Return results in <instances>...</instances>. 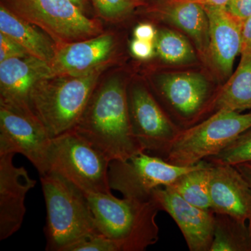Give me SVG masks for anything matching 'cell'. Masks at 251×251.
Masks as SVG:
<instances>
[{
	"label": "cell",
	"instance_id": "18",
	"mask_svg": "<svg viewBox=\"0 0 251 251\" xmlns=\"http://www.w3.org/2000/svg\"><path fill=\"white\" fill-rule=\"evenodd\" d=\"M0 32L9 36L29 55L50 63L57 46L45 32L0 4Z\"/></svg>",
	"mask_w": 251,
	"mask_h": 251
},
{
	"label": "cell",
	"instance_id": "29",
	"mask_svg": "<svg viewBox=\"0 0 251 251\" xmlns=\"http://www.w3.org/2000/svg\"><path fill=\"white\" fill-rule=\"evenodd\" d=\"M225 8L241 21L251 16V0H229Z\"/></svg>",
	"mask_w": 251,
	"mask_h": 251
},
{
	"label": "cell",
	"instance_id": "25",
	"mask_svg": "<svg viewBox=\"0 0 251 251\" xmlns=\"http://www.w3.org/2000/svg\"><path fill=\"white\" fill-rule=\"evenodd\" d=\"M100 17L108 21H121L140 4L139 0H91Z\"/></svg>",
	"mask_w": 251,
	"mask_h": 251
},
{
	"label": "cell",
	"instance_id": "12",
	"mask_svg": "<svg viewBox=\"0 0 251 251\" xmlns=\"http://www.w3.org/2000/svg\"><path fill=\"white\" fill-rule=\"evenodd\" d=\"M160 211L173 218L191 251H210L214 239L215 213L190 204L169 186L155 188L151 195Z\"/></svg>",
	"mask_w": 251,
	"mask_h": 251
},
{
	"label": "cell",
	"instance_id": "30",
	"mask_svg": "<svg viewBox=\"0 0 251 251\" xmlns=\"http://www.w3.org/2000/svg\"><path fill=\"white\" fill-rule=\"evenodd\" d=\"M158 32L152 25L150 23H141L133 31L134 39L138 40L156 43Z\"/></svg>",
	"mask_w": 251,
	"mask_h": 251
},
{
	"label": "cell",
	"instance_id": "34",
	"mask_svg": "<svg viewBox=\"0 0 251 251\" xmlns=\"http://www.w3.org/2000/svg\"><path fill=\"white\" fill-rule=\"evenodd\" d=\"M71 1L76 4L82 11H85L86 6L87 4V0H71Z\"/></svg>",
	"mask_w": 251,
	"mask_h": 251
},
{
	"label": "cell",
	"instance_id": "19",
	"mask_svg": "<svg viewBox=\"0 0 251 251\" xmlns=\"http://www.w3.org/2000/svg\"><path fill=\"white\" fill-rule=\"evenodd\" d=\"M158 11L166 21L191 36L202 53L209 51V20L202 6L189 1L166 2Z\"/></svg>",
	"mask_w": 251,
	"mask_h": 251
},
{
	"label": "cell",
	"instance_id": "26",
	"mask_svg": "<svg viewBox=\"0 0 251 251\" xmlns=\"http://www.w3.org/2000/svg\"><path fill=\"white\" fill-rule=\"evenodd\" d=\"M67 251H119L117 246L99 232L81 239Z\"/></svg>",
	"mask_w": 251,
	"mask_h": 251
},
{
	"label": "cell",
	"instance_id": "20",
	"mask_svg": "<svg viewBox=\"0 0 251 251\" xmlns=\"http://www.w3.org/2000/svg\"><path fill=\"white\" fill-rule=\"evenodd\" d=\"M242 112L251 109V54H242L240 63L218 93L216 110Z\"/></svg>",
	"mask_w": 251,
	"mask_h": 251
},
{
	"label": "cell",
	"instance_id": "31",
	"mask_svg": "<svg viewBox=\"0 0 251 251\" xmlns=\"http://www.w3.org/2000/svg\"><path fill=\"white\" fill-rule=\"evenodd\" d=\"M240 53L251 54V16L242 21Z\"/></svg>",
	"mask_w": 251,
	"mask_h": 251
},
{
	"label": "cell",
	"instance_id": "23",
	"mask_svg": "<svg viewBox=\"0 0 251 251\" xmlns=\"http://www.w3.org/2000/svg\"><path fill=\"white\" fill-rule=\"evenodd\" d=\"M156 50L160 59L170 64H188L196 59L189 41L174 31L164 29L158 33Z\"/></svg>",
	"mask_w": 251,
	"mask_h": 251
},
{
	"label": "cell",
	"instance_id": "15",
	"mask_svg": "<svg viewBox=\"0 0 251 251\" xmlns=\"http://www.w3.org/2000/svg\"><path fill=\"white\" fill-rule=\"evenodd\" d=\"M209 188L211 209L215 214L251 224V188L235 166L212 165Z\"/></svg>",
	"mask_w": 251,
	"mask_h": 251
},
{
	"label": "cell",
	"instance_id": "27",
	"mask_svg": "<svg viewBox=\"0 0 251 251\" xmlns=\"http://www.w3.org/2000/svg\"><path fill=\"white\" fill-rule=\"evenodd\" d=\"M25 55L29 54L22 46L9 36L0 32V62Z\"/></svg>",
	"mask_w": 251,
	"mask_h": 251
},
{
	"label": "cell",
	"instance_id": "1",
	"mask_svg": "<svg viewBox=\"0 0 251 251\" xmlns=\"http://www.w3.org/2000/svg\"><path fill=\"white\" fill-rule=\"evenodd\" d=\"M73 130L110 162L145 151L132 130L128 94L117 79L108 81L92 95Z\"/></svg>",
	"mask_w": 251,
	"mask_h": 251
},
{
	"label": "cell",
	"instance_id": "4",
	"mask_svg": "<svg viewBox=\"0 0 251 251\" xmlns=\"http://www.w3.org/2000/svg\"><path fill=\"white\" fill-rule=\"evenodd\" d=\"M105 67L82 76H50L34 86L30 108L51 138L75 128Z\"/></svg>",
	"mask_w": 251,
	"mask_h": 251
},
{
	"label": "cell",
	"instance_id": "13",
	"mask_svg": "<svg viewBox=\"0 0 251 251\" xmlns=\"http://www.w3.org/2000/svg\"><path fill=\"white\" fill-rule=\"evenodd\" d=\"M14 153L0 156V240L21 228L26 213V196L35 186L36 180L23 167H16Z\"/></svg>",
	"mask_w": 251,
	"mask_h": 251
},
{
	"label": "cell",
	"instance_id": "8",
	"mask_svg": "<svg viewBox=\"0 0 251 251\" xmlns=\"http://www.w3.org/2000/svg\"><path fill=\"white\" fill-rule=\"evenodd\" d=\"M197 165L175 166L161 157L141 151L125 161L110 162L109 185L111 190L121 193L124 198L146 201L151 199L155 188L170 186Z\"/></svg>",
	"mask_w": 251,
	"mask_h": 251
},
{
	"label": "cell",
	"instance_id": "9",
	"mask_svg": "<svg viewBox=\"0 0 251 251\" xmlns=\"http://www.w3.org/2000/svg\"><path fill=\"white\" fill-rule=\"evenodd\" d=\"M52 138L31 110L0 102V156L21 153L47 174Z\"/></svg>",
	"mask_w": 251,
	"mask_h": 251
},
{
	"label": "cell",
	"instance_id": "17",
	"mask_svg": "<svg viewBox=\"0 0 251 251\" xmlns=\"http://www.w3.org/2000/svg\"><path fill=\"white\" fill-rule=\"evenodd\" d=\"M203 7L209 20L211 59L220 73L229 76L236 57L241 52L242 21L227 12L225 6Z\"/></svg>",
	"mask_w": 251,
	"mask_h": 251
},
{
	"label": "cell",
	"instance_id": "22",
	"mask_svg": "<svg viewBox=\"0 0 251 251\" xmlns=\"http://www.w3.org/2000/svg\"><path fill=\"white\" fill-rule=\"evenodd\" d=\"M210 251H251V224L216 214Z\"/></svg>",
	"mask_w": 251,
	"mask_h": 251
},
{
	"label": "cell",
	"instance_id": "21",
	"mask_svg": "<svg viewBox=\"0 0 251 251\" xmlns=\"http://www.w3.org/2000/svg\"><path fill=\"white\" fill-rule=\"evenodd\" d=\"M212 165L206 160L174 181L170 188L190 204L204 209H211L209 178Z\"/></svg>",
	"mask_w": 251,
	"mask_h": 251
},
{
	"label": "cell",
	"instance_id": "33",
	"mask_svg": "<svg viewBox=\"0 0 251 251\" xmlns=\"http://www.w3.org/2000/svg\"><path fill=\"white\" fill-rule=\"evenodd\" d=\"M235 167L247 180L251 188V163H242Z\"/></svg>",
	"mask_w": 251,
	"mask_h": 251
},
{
	"label": "cell",
	"instance_id": "14",
	"mask_svg": "<svg viewBox=\"0 0 251 251\" xmlns=\"http://www.w3.org/2000/svg\"><path fill=\"white\" fill-rule=\"evenodd\" d=\"M114 49L115 40L108 34L57 46L49 63L51 76H82L95 72L105 67Z\"/></svg>",
	"mask_w": 251,
	"mask_h": 251
},
{
	"label": "cell",
	"instance_id": "3",
	"mask_svg": "<svg viewBox=\"0 0 251 251\" xmlns=\"http://www.w3.org/2000/svg\"><path fill=\"white\" fill-rule=\"evenodd\" d=\"M47 219L46 251H67L74 244L99 232L86 193L57 173L41 175Z\"/></svg>",
	"mask_w": 251,
	"mask_h": 251
},
{
	"label": "cell",
	"instance_id": "6",
	"mask_svg": "<svg viewBox=\"0 0 251 251\" xmlns=\"http://www.w3.org/2000/svg\"><path fill=\"white\" fill-rule=\"evenodd\" d=\"M110 163L106 157L74 130L51 140L49 173L60 175L86 194L112 193L108 181Z\"/></svg>",
	"mask_w": 251,
	"mask_h": 251
},
{
	"label": "cell",
	"instance_id": "10",
	"mask_svg": "<svg viewBox=\"0 0 251 251\" xmlns=\"http://www.w3.org/2000/svg\"><path fill=\"white\" fill-rule=\"evenodd\" d=\"M132 130L144 151L161 157L182 128L171 120L145 87L136 86L128 94Z\"/></svg>",
	"mask_w": 251,
	"mask_h": 251
},
{
	"label": "cell",
	"instance_id": "24",
	"mask_svg": "<svg viewBox=\"0 0 251 251\" xmlns=\"http://www.w3.org/2000/svg\"><path fill=\"white\" fill-rule=\"evenodd\" d=\"M206 161L213 166L251 163V128L246 130L229 144L221 152L209 157Z\"/></svg>",
	"mask_w": 251,
	"mask_h": 251
},
{
	"label": "cell",
	"instance_id": "11",
	"mask_svg": "<svg viewBox=\"0 0 251 251\" xmlns=\"http://www.w3.org/2000/svg\"><path fill=\"white\" fill-rule=\"evenodd\" d=\"M158 90L183 129L201 122L211 109L215 112L217 96L213 95L209 81L198 73L165 74L158 81Z\"/></svg>",
	"mask_w": 251,
	"mask_h": 251
},
{
	"label": "cell",
	"instance_id": "2",
	"mask_svg": "<svg viewBox=\"0 0 251 251\" xmlns=\"http://www.w3.org/2000/svg\"><path fill=\"white\" fill-rule=\"evenodd\" d=\"M87 195L97 230L119 251H144L158 240L156 217L160 211L152 200L124 198L112 193Z\"/></svg>",
	"mask_w": 251,
	"mask_h": 251
},
{
	"label": "cell",
	"instance_id": "32",
	"mask_svg": "<svg viewBox=\"0 0 251 251\" xmlns=\"http://www.w3.org/2000/svg\"><path fill=\"white\" fill-rule=\"evenodd\" d=\"M229 0H166V2H183V1H189V2L197 3L202 6H213V7H224L226 6Z\"/></svg>",
	"mask_w": 251,
	"mask_h": 251
},
{
	"label": "cell",
	"instance_id": "16",
	"mask_svg": "<svg viewBox=\"0 0 251 251\" xmlns=\"http://www.w3.org/2000/svg\"><path fill=\"white\" fill-rule=\"evenodd\" d=\"M50 76L49 63L33 56L0 62V102L31 110V91L39 81Z\"/></svg>",
	"mask_w": 251,
	"mask_h": 251
},
{
	"label": "cell",
	"instance_id": "7",
	"mask_svg": "<svg viewBox=\"0 0 251 251\" xmlns=\"http://www.w3.org/2000/svg\"><path fill=\"white\" fill-rule=\"evenodd\" d=\"M1 4L45 32L57 46L102 34L97 21L71 0H1Z\"/></svg>",
	"mask_w": 251,
	"mask_h": 251
},
{
	"label": "cell",
	"instance_id": "5",
	"mask_svg": "<svg viewBox=\"0 0 251 251\" xmlns=\"http://www.w3.org/2000/svg\"><path fill=\"white\" fill-rule=\"evenodd\" d=\"M250 128L251 112L216 110L197 125L181 130L163 158L175 166H195L221 152Z\"/></svg>",
	"mask_w": 251,
	"mask_h": 251
},
{
	"label": "cell",
	"instance_id": "28",
	"mask_svg": "<svg viewBox=\"0 0 251 251\" xmlns=\"http://www.w3.org/2000/svg\"><path fill=\"white\" fill-rule=\"evenodd\" d=\"M130 50L132 54L137 59L148 60L152 58L156 53V43L134 39L130 43Z\"/></svg>",
	"mask_w": 251,
	"mask_h": 251
},
{
	"label": "cell",
	"instance_id": "35",
	"mask_svg": "<svg viewBox=\"0 0 251 251\" xmlns=\"http://www.w3.org/2000/svg\"><path fill=\"white\" fill-rule=\"evenodd\" d=\"M139 1H142V0H139Z\"/></svg>",
	"mask_w": 251,
	"mask_h": 251
}]
</instances>
